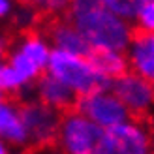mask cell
<instances>
[{
  "mask_svg": "<svg viewBox=\"0 0 154 154\" xmlns=\"http://www.w3.org/2000/svg\"><path fill=\"white\" fill-rule=\"evenodd\" d=\"M45 73L64 83L70 90L75 92L77 98L88 96L98 90L111 88V81L94 70L88 57L68 55V53H60L53 49Z\"/></svg>",
  "mask_w": 154,
  "mask_h": 154,
  "instance_id": "obj_2",
  "label": "cell"
},
{
  "mask_svg": "<svg viewBox=\"0 0 154 154\" xmlns=\"http://www.w3.org/2000/svg\"><path fill=\"white\" fill-rule=\"evenodd\" d=\"M0 154H11V152H10V147H8L2 139H0Z\"/></svg>",
  "mask_w": 154,
  "mask_h": 154,
  "instance_id": "obj_21",
  "label": "cell"
},
{
  "mask_svg": "<svg viewBox=\"0 0 154 154\" xmlns=\"http://www.w3.org/2000/svg\"><path fill=\"white\" fill-rule=\"evenodd\" d=\"M2 100H6V96L2 94V92H0V102H2Z\"/></svg>",
  "mask_w": 154,
  "mask_h": 154,
  "instance_id": "obj_23",
  "label": "cell"
},
{
  "mask_svg": "<svg viewBox=\"0 0 154 154\" xmlns=\"http://www.w3.org/2000/svg\"><path fill=\"white\" fill-rule=\"evenodd\" d=\"M47 40L51 47L60 53H68V55H77V57H90V45L85 42V38L79 34L72 23L66 19H55L47 26Z\"/></svg>",
  "mask_w": 154,
  "mask_h": 154,
  "instance_id": "obj_9",
  "label": "cell"
},
{
  "mask_svg": "<svg viewBox=\"0 0 154 154\" xmlns=\"http://www.w3.org/2000/svg\"><path fill=\"white\" fill-rule=\"evenodd\" d=\"M64 19L79 30L92 51L126 53L135 32L134 25H128L117 15H113L102 0L70 2Z\"/></svg>",
  "mask_w": 154,
  "mask_h": 154,
  "instance_id": "obj_1",
  "label": "cell"
},
{
  "mask_svg": "<svg viewBox=\"0 0 154 154\" xmlns=\"http://www.w3.org/2000/svg\"><path fill=\"white\" fill-rule=\"evenodd\" d=\"M103 130L79 111H66L60 120L55 147L60 154H94L103 139Z\"/></svg>",
  "mask_w": 154,
  "mask_h": 154,
  "instance_id": "obj_3",
  "label": "cell"
},
{
  "mask_svg": "<svg viewBox=\"0 0 154 154\" xmlns=\"http://www.w3.org/2000/svg\"><path fill=\"white\" fill-rule=\"evenodd\" d=\"M139 32H154V0H143L135 19Z\"/></svg>",
  "mask_w": 154,
  "mask_h": 154,
  "instance_id": "obj_17",
  "label": "cell"
},
{
  "mask_svg": "<svg viewBox=\"0 0 154 154\" xmlns=\"http://www.w3.org/2000/svg\"><path fill=\"white\" fill-rule=\"evenodd\" d=\"M90 62L94 66V70L103 75L105 79L115 81L120 75H124L130 72L128 66V58L126 53H119V51H92L90 53Z\"/></svg>",
  "mask_w": 154,
  "mask_h": 154,
  "instance_id": "obj_13",
  "label": "cell"
},
{
  "mask_svg": "<svg viewBox=\"0 0 154 154\" xmlns=\"http://www.w3.org/2000/svg\"><path fill=\"white\" fill-rule=\"evenodd\" d=\"M141 2L143 0H103V6L124 23L134 25L137 19V13H139Z\"/></svg>",
  "mask_w": 154,
  "mask_h": 154,
  "instance_id": "obj_16",
  "label": "cell"
},
{
  "mask_svg": "<svg viewBox=\"0 0 154 154\" xmlns=\"http://www.w3.org/2000/svg\"><path fill=\"white\" fill-rule=\"evenodd\" d=\"M15 4L17 2H11V0H0V23H6L11 19Z\"/></svg>",
  "mask_w": 154,
  "mask_h": 154,
  "instance_id": "obj_19",
  "label": "cell"
},
{
  "mask_svg": "<svg viewBox=\"0 0 154 154\" xmlns=\"http://www.w3.org/2000/svg\"><path fill=\"white\" fill-rule=\"evenodd\" d=\"M19 111L28 135V147L47 149L51 145H55L64 113L53 109L49 105H43L36 98H28L25 102H21Z\"/></svg>",
  "mask_w": 154,
  "mask_h": 154,
  "instance_id": "obj_4",
  "label": "cell"
},
{
  "mask_svg": "<svg viewBox=\"0 0 154 154\" xmlns=\"http://www.w3.org/2000/svg\"><path fill=\"white\" fill-rule=\"evenodd\" d=\"M32 90H34V87H28V85L11 70V66L8 64L6 60L0 64V92H2L4 96L21 98L23 102H25V100L32 98Z\"/></svg>",
  "mask_w": 154,
  "mask_h": 154,
  "instance_id": "obj_14",
  "label": "cell"
},
{
  "mask_svg": "<svg viewBox=\"0 0 154 154\" xmlns=\"http://www.w3.org/2000/svg\"><path fill=\"white\" fill-rule=\"evenodd\" d=\"M10 38H8V34L4 32V30H0V64L6 60L8 57V51H10Z\"/></svg>",
  "mask_w": 154,
  "mask_h": 154,
  "instance_id": "obj_20",
  "label": "cell"
},
{
  "mask_svg": "<svg viewBox=\"0 0 154 154\" xmlns=\"http://www.w3.org/2000/svg\"><path fill=\"white\" fill-rule=\"evenodd\" d=\"M73 109L79 111L83 117H87L90 122H94L103 132L122 124L130 119V113L120 103V100L111 92V88L98 90L88 96L77 98Z\"/></svg>",
  "mask_w": 154,
  "mask_h": 154,
  "instance_id": "obj_6",
  "label": "cell"
},
{
  "mask_svg": "<svg viewBox=\"0 0 154 154\" xmlns=\"http://www.w3.org/2000/svg\"><path fill=\"white\" fill-rule=\"evenodd\" d=\"M111 92L130 113V119L143 120L154 115V83L128 72L111 81Z\"/></svg>",
  "mask_w": 154,
  "mask_h": 154,
  "instance_id": "obj_5",
  "label": "cell"
},
{
  "mask_svg": "<svg viewBox=\"0 0 154 154\" xmlns=\"http://www.w3.org/2000/svg\"><path fill=\"white\" fill-rule=\"evenodd\" d=\"M130 72L154 83V32L135 30L126 49Z\"/></svg>",
  "mask_w": 154,
  "mask_h": 154,
  "instance_id": "obj_8",
  "label": "cell"
},
{
  "mask_svg": "<svg viewBox=\"0 0 154 154\" xmlns=\"http://www.w3.org/2000/svg\"><path fill=\"white\" fill-rule=\"evenodd\" d=\"M70 2H58V0H51V2H36V8L40 10V13L47 11V13H66Z\"/></svg>",
  "mask_w": 154,
  "mask_h": 154,
  "instance_id": "obj_18",
  "label": "cell"
},
{
  "mask_svg": "<svg viewBox=\"0 0 154 154\" xmlns=\"http://www.w3.org/2000/svg\"><path fill=\"white\" fill-rule=\"evenodd\" d=\"M32 98H36L38 102H42L43 105H49V107H53V109H57L60 113L72 111L75 107V102H77L75 92L70 90L58 79L51 77L49 73H43L40 79L34 83Z\"/></svg>",
  "mask_w": 154,
  "mask_h": 154,
  "instance_id": "obj_10",
  "label": "cell"
},
{
  "mask_svg": "<svg viewBox=\"0 0 154 154\" xmlns=\"http://www.w3.org/2000/svg\"><path fill=\"white\" fill-rule=\"evenodd\" d=\"M0 139L10 149L28 147V135L21 120L19 103L10 98L0 102Z\"/></svg>",
  "mask_w": 154,
  "mask_h": 154,
  "instance_id": "obj_11",
  "label": "cell"
},
{
  "mask_svg": "<svg viewBox=\"0 0 154 154\" xmlns=\"http://www.w3.org/2000/svg\"><path fill=\"white\" fill-rule=\"evenodd\" d=\"M11 47L15 51H19L23 57H26L34 66H38L40 70L45 73L47 72V64L51 58L53 47L47 40V36L43 32H28V34H21L17 40L11 43Z\"/></svg>",
  "mask_w": 154,
  "mask_h": 154,
  "instance_id": "obj_12",
  "label": "cell"
},
{
  "mask_svg": "<svg viewBox=\"0 0 154 154\" xmlns=\"http://www.w3.org/2000/svg\"><path fill=\"white\" fill-rule=\"evenodd\" d=\"M105 154H152V130L143 120L126 122L103 134Z\"/></svg>",
  "mask_w": 154,
  "mask_h": 154,
  "instance_id": "obj_7",
  "label": "cell"
},
{
  "mask_svg": "<svg viewBox=\"0 0 154 154\" xmlns=\"http://www.w3.org/2000/svg\"><path fill=\"white\" fill-rule=\"evenodd\" d=\"M152 154H154V130H152Z\"/></svg>",
  "mask_w": 154,
  "mask_h": 154,
  "instance_id": "obj_22",
  "label": "cell"
},
{
  "mask_svg": "<svg viewBox=\"0 0 154 154\" xmlns=\"http://www.w3.org/2000/svg\"><path fill=\"white\" fill-rule=\"evenodd\" d=\"M40 17H42V13L36 8V4L23 2V4H15V10H13L10 23L21 34H28V32H34L36 25L40 23Z\"/></svg>",
  "mask_w": 154,
  "mask_h": 154,
  "instance_id": "obj_15",
  "label": "cell"
},
{
  "mask_svg": "<svg viewBox=\"0 0 154 154\" xmlns=\"http://www.w3.org/2000/svg\"><path fill=\"white\" fill-rule=\"evenodd\" d=\"M13 154H26V152H13Z\"/></svg>",
  "mask_w": 154,
  "mask_h": 154,
  "instance_id": "obj_24",
  "label": "cell"
}]
</instances>
